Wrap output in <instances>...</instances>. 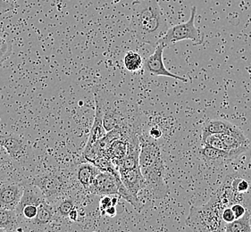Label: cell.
<instances>
[{
  "mask_svg": "<svg viewBox=\"0 0 251 232\" xmlns=\"http://www.w3.org/2000/svg\"><path fill=\"white\" fill-rule=\"evenodd\" d=\"M251 213L247 211L246 213L239 219H235L231 223L226 224L224 231L227 232H251Z\"/></svg>",
  "mask_w": 251,
  "mask_h": 232,
  "instance_id": "obj_21",
  "label": "cell"
},
{
  "mask_svg": "<svg viewBox=\"0 0 251 232\" xmlns=\"http://www.w3.org/2000/svg\"><path fill=\"white\" fill-rule=\"evenodd\" d=\"M25 191V182L14 178L0 183V207L15 210Z\"/></svg>",
  "mask_w": 251,
  "mask_h": 232,
  "instance_id": "obj_9",
  "label": "cell"
},
{
  "mask_svg": "<svg viewBox=\"0 0 251 232\" xmlns=\"http://www.w3.org/2000/svg\"><path fill=\"white\" fill-rule=\"evenodd\" d=\"M80 216L79 211H78L77 207H75V208H74V209L71 211L68 218L70 219L72 222H79V218H80Z\"/></svg>",
  "mask_w": 251,
  "mask_h": 232,
  "instance_id": "obj_32",
  "label": "cell"
},
{
  "mask_svg": "<svg viewBox=\"0 0 251 232\" xmlns=\"http://www.w3.org/2000/svg\"><path fill=\"white\" fill-rule=\"evenodd\" d=\"M0 230L3 232L23 231L15 210L0 207Z\"/></svg>",
  "mask_w": 251,
  "mask_h": 232,
  "instance_id": "obj_19",
  "label": "cell"
},
{
  "mask_svg": "<svg viewBox=\"0 0 251 232\" xmlns=\"http://www.w3.org/2000/svg\"><path fill=\"white\" fill-rule=\"evenodd\" d=\"M16 165L6 152L0 148V183L14 178Z\"/></svg>",
  "mask_w": 251,
  "mask_h": 232,
  "instance_id": "obj_20",
  "label": "cell"
},
{
  "mask_svg": "<svg viewBox=\"0 0 251 232\" xmlns=\"http://www.w3.org/2000/svg\"><path fill=\"white\" fill-rule=\"evenodd\" d=\"M45 200V198L43 197L42 193L40 191L38 187L34 186L33 184H31L30 182H25V191L24 195L21 198L20 203L15 208V212L17 214V216L20 215L21 212L23 211V209L26 206H30V205H34L39 207L41 203Z\"/></svg>",
  "mask_w": 251,
  "mask_h": 232,
  "instance_id": "obj_15",
  "label": "cell"
},
{
  "mask_svg": "<svg viewBox=\"0 0 251 232\" xmlns=\"http://www.w3.org/2000/svg\"><path fill=\"white\" fill-rule=\"evenodd\" d=\"M235 127V124L223 119H209L204 123L201 132V139L211 134H222L230 131Z\"/></svg>",
  "mask_w": 251,
  "mask_h": 232,
  "instance_id": "obj_18",
  "label": "cell"
},
{
  "mask_svg": "<svg viewBox=\"0 0 251 232\" xmlns=\"http://www.w3.org/2000/svg\"><path fill=\"white\" fill-rule=\"evenodd\" d=\"M75 207V198L72 197H67L65 199H63L60 202L56 204L55 211H56L58 217L68 218L71 211Z\"/></svg>",
  "mask_w": 251,
  "mask_h": 232,
  "instance_id": "obj_23",
  "label": "cell"
},
{
  "mask_svg": "<svg viewBox=\"0 0 251 232\" xmlns=\"http://www.w3.org/2000/svg\"><path fill=\"white\" fill-rule=\"evenodd\" d=\"M13 53L12 41L0 36V65L4 63Z\"/></svg>",
  "mask_w": 251,
  "mask_h": 232,
  "instance_id": "obj_24",
  "label": "cell"
},
{
  "mask_svg": "<svg viewBox=\"0 0 251 232\" xmlns=\"http://www.w3.org/2000/svg\"><path fill=\"white\" fill-rule=\"evenodd\" d=\"M156 139L140 134L141 155L140 167L145 179L144 190L151 197L161 199L169 193L168 185L165 182V166L161 157L160 147Z\"/></svg>",
  "mask_w": 251,
  "mask_h": 232,
  "instance_id": "obj_1",
  "label": "cell"
},
{
  "mask_svg": "<svg viewBox=\"0 0 251 232\" xmlns=\"http://www.w3.org/2000/svg\"><path fill=\"white\" fill-rule=\"evenodd\" d=\"M163 132L161 131L160 129L158 127H152L151 129V131L149 132V135L152 139H158L162 137Z\"/></svg>",
  "mask_w": 251,
  "mask_h": 232,
  "instance_id": "obj_31",
  "label": "cell"
},
{
  "mask_svg": "<svg viewBox=\"0 0 251 232\" xmlns=\"http://www.w3.org/2000/svg\"><path fill=\"white\" fill-rule=\"evenodd\" d=\"M165 47H166V46L160 43H158L156 46V49L154 51V53L144 61L143 68H142L143 71L148 75L165 76V77L176 79L178 81L188 82V80L185 78L174 74L171 71H168L167 68H166L164 64V59H163V53H164Z\"/></svg>",
  "mask_w": 251,
  "mask_h": 232,
  "instance_id": "obj_8",
  "label": "cell"
},
{
  "mask_svg": "<svg viewBox=\"0 0 251 232\" xmlns=\"http://www.w3.org/2000/svg\"><path fill=\"white\" fill-rule=\"evenodd\" d=\"M202 143L205 146H209L215 147L217 149L226 150V146L222 139L221 134H211L206 136L204 139H202Z\"/></svg>",
  "mask_w": 251,
  "mask_h": 232,
  "instance_id": "obj_25",
  "label": "cell"
},
{
  "mask_svg": "<svg viewBox=\"0 0 251 232\" xmlns=\"http://www.w3.org/2000/svg\"><path fill=\"white\" fill-rule=\"evenodd\" d=\"M196 15L197 6L194 5L191 7L190 19L185 23L169 28L166 34L158 41V43L168 46L179 41L190 40L193 42L194 45L203 44L205 37L204 33L195 25Z\"/></svg>",
  "mask_w": 251,
  "mask_h": 232,
  "instance_id": "obj_5",
  "label": "cell"
},
{
  "mask_svg": "<svg viewBox=\"0 0 251 232\" xmlns=\"http://www.w3.org/2000/svg\"><path fill=\"white\" fill-rule=\"evenodd\" d=\"M120 182L121 175L115 176L110 172L101 171L96 177L88 193L102 197L118 195V183Z\"/></svg>",
  "mask_w": 251,
  "mask_h": 232,
  "instance_id": "obj_11",
  "label": "cell"
},
{
  "mask_svg": "<svg viewBox=\"0 0 251 232\" xmlns=\"http://www.w3.org/2000/svg\"><path fill=\"white\" fill-rule=\"evenodd\" d=\"M56 216L55 205H52L45 199L38 207L37 216L28 225L33 229L42 230L44 227L50 226L55 222Z\"/></svg>",
  "mask_w": 251,
  "mask_h": 232,
  "instance_id": "obj_14",
  "label": "cell"
},
{
  "mask_svg": "<svg viewBox=\"0 0 251 232\" xmlns=\"http://www.w3.org/2000/svg\"><path fill=\"white\" fill-rule=\"evenodd\" d=\"M119 172L122 182L131 193V196L134 197L136 200L141 201L139 194L141 190H143L145 186V179L141 172V167L131 170L119 171Z\"/></svg>",
  "mask_w": 251,
  "mask_h": 232,
  "instance_id": "obj_13",
  "label": "cell"
},
{
  "mask_svg": "<svg viewBox=\"0 0 251 232\" xmlns=\"http://www.w3.org/2000/svg\"><path fill=\"white\" fill-rule=\"evenodd\" d=\"M106 214L109 217H115L116 215V206H111L106 210Z\"/></svg>",
  "mask_w": 251,
  "mask_h": 232,
  "instance_id": "obj_33",
  "label": "cell"
},
{
  "mask_svg": "<svg viewBox=\"0 0 251 232\" xmlns=\"http://www.w3.org/2000/svg\"><path fill=\"white\" fill-rule=\"evenodd\" d=\"M144 61L141 55L135 51H129L124 58V64L129 71H138L143 68Z\"/></svg>",
  "mask_w": 251,
  "mask_h": 232,
  "instance_id": "obj_22",
  "label": "cell"
},
{
  "mask_svg": "<svg viewBox=\"0 0 251 232\" xmlns=\"http://www.w3.org/2000/svg\"><path fill=\"white\" fill-rule=\"evenodd\" d=\"M95 116H94V121L91 126L90 131V136L88 139V141L86 144L83 152L88 151L91 146L95 144L96 142L99 141L100 139L105 136L107 131H106L104 123H103V106H102V97L99 95L95 96Z\"/></svg>",
  "mask_w": 251,
  "mask_h": 232,
  "instance_id": "obj_12",
  "label": "cell"
},
{
  "mask_svg": "<svg viewBox=\"0 0 251 232\" xmlns=\"http://www.w3.org/2000/svg\"><path fill=\"white\" fill-rule=\"evenodd\" d=\"M131 26L139 41L154 46L169 29L158 0H141L133 11Z\"/></svg>",
  "mask_w": 251,
  "mask_h": 232,
  "instance_id": "obj_2",
  "label": "cell"
},
{
  "mask_svg": "<svg viewBox=\"0 0 251 232\" xmlns=\"http://www.w3.org/2000/svg\"><path fill=\"white\" fill-rule=\"evenodd\" d=\"M14 9V5L9 0H0V12H6Z\"/></svg>",
  "mask_w": 251,
  "mask_h": 232,
  "instance_id": "obj_30",
  "label": "cell"
},
{
  "mask_svg": "<svg viewBox=\"0 0 251 232\" xmlns=\"http://www.w3.org/2000/svg\"><path fill=\"white\" fill-rule=\"evenodd\" d=\"M231 187L237 194H244L249 190L250 183L242 178L234 176L231 182Z\"/></svg>",
  "mask_w": 251,
  "mask_h": 232,
  "instance_id": "obj_26",
  "label": "cell"
},
{
  "mask_svg": "<svg viewBox=\"0 0 251 232\" xmlns=\"http://www.w3.org/2000/svg\"><path fill=\"white\" fill-rule=\"evenodd\" d=\"M221 138L226 150L231 152L235 159L248 151L250 147L249 139L236 125L230 131L222 133Z\"/></svg>",
  "mask_w": 251,
  "mask_h": 232,
  "instance_id": "obj_10",
  "label": "cell"
},
{
  "mask_svg": "<svg viewBox=\"0 0 251 232\" xmlns=\"http://www.w3.org/2000/svg\"><path fill=\"white\" fill-rule=\"evenodd\" d=\"M223 210L216 197L212 196L211 199L206 205L191 207L190 214L186 220V225L196 232L224 231L221 228Z\"/></svg>",
  "mask_w": 251,
  "mask_h": 232,
  "instance_id": "obj_4",
  "label": "cell"
},
{
  "mask_svg": "<svg viewBox=\"0 0 251 232\" xmlns=\"http://www.w3.org/2000/svg\"><path fill=\"white\" fill-rule=\"evenodd\" d=\"M118 195H114V197H112V204L113 206H116L118 204V197H116Z\"/></svg>",
  "mask_w": 251,
  "mask_h": 232,
  "instance_id": "obj_34",
  "label": "cell"
},
{
  "mask_svg": "<svg viewBox=\"0 0 251 232\" xmlns=\"http://www.w3.org/2000/svg\"><path fill=\"white\" fill-rule=\"evenodd\" d=\"M0 146L6 152L16 166H24L30 163L32 151L25 138L13 132L0 133Z\"/></svg>",
  "mask_w": 251,
  "mask_h": 232,
  "instance_id": "obj_6",
  "label": "cell"
},
{
  "mask_svg": "<svg viewBox=\"0 0 251 232\" xmlns=\"http://www.w3.org/2000/svg\"><path fill=\"white\" fill-rule=\"evenodd\" d=\"M30 183L38 187L46 200L52 205H56L70 194L69 178L56 170L40 172L33 177Z\"/></svg>",
  "mask_w": 251,
  "mask_h": 232,
  "instance_id": "obj_3",
  "label": "cell"
},
{
  "mask_svg": "<svg viewBox=\"0 0 251 232\" xmlns=\"http://www.w3.org/2000/svg\"><path fill=\"white\" fill-rule=\"evenodd\" d=\"M231 207L232 211L234 212V215H235L236 219L242 217L248 211L246 208L241 205V203H235Z\"/></svg>",
  "mask_w": 251,
  "mask_h": 232,
  "instance_id": "obj_29",
  "label": "cell"
},
{
  "mask_svg": "<svg viewBox=\"0 0 251 232\" xmlns=\"http://www.w3.org/2000/svg\"><path fill=\"white\" fill-rule=\"evenodd\" d=\"M113 206L112 204V197L110 196H103L100 202V209L101 214H106V210L108 207Z\"/></svg>",
  "mask_w": 251,
  "mask_h": 232,
  "instance_id": "obj_28",
  "label": "cell"
},
{
  "mask_svg": "<svg viewBox=\"0 0 251 232\" xmlns=\"http://www.w3.org/2000/svg\"><path fill=\"white\" fill-rule=\"evenodd\" d=\"M235 215H234V212L232 211L231 207H226L223 212H222V220L223 222H226V224L228 223H231L235 220Z\"/></svg>",
  "mask_w": 251,
  "mask_h": 232,
  "instance_id": "obj_27",
  "label": "cell"
},
{
  "mask_svg": "<svg viewBox=\"0 0 251 232\" xmlns=\"http://www.w3.org/2000/svg\"><path fill=\"white\" fill-rule=\"evenodd\" d=\"M102 97V96H101ZM103 106V123L106 131H110L117 127L124 126L139 122V118L131 114L128 107L122 104H115L106 102L102 97Z\"/></svg>",
  "mask_w": 251,
  "mask_h": 232,
  "instance_id": "obj_7",
  "label": "cell"
},
{
  "mask_svg": "<svg viewBox=\"0 0 251 232\" xmlns=\"http://www.w3.org/2000/svg\"><path fill=\"white\" fill-rule=\"evenodd\" d=\"M200 154L203 160L208 164H223L227 162H231L235 158L232 156L231 152L228 150H221L209 146H203L200 149Z\"/></svg>",
  "mask_w": 251,
  "mask_h": 232,
  "instance_id": "obj_17",
  "label": "cell"
},
{
  "mask_svg": "<svg viewBox=\"0 0 251 232\" xmlns=\"http://www.w3.org/2000/svg\"><path fill=\"white\" fill-rule=\"evenodd\" d=\"M100 172V170L92 162H82L77 167L76 178L82 188L86 192H88L96 177L98 176V174Z\"/></svg>",
  "mask_w": 251,
  "mask_h": 232,
  "instance_id": "obj_16",
  "label": "cell"
}]
</instances>
